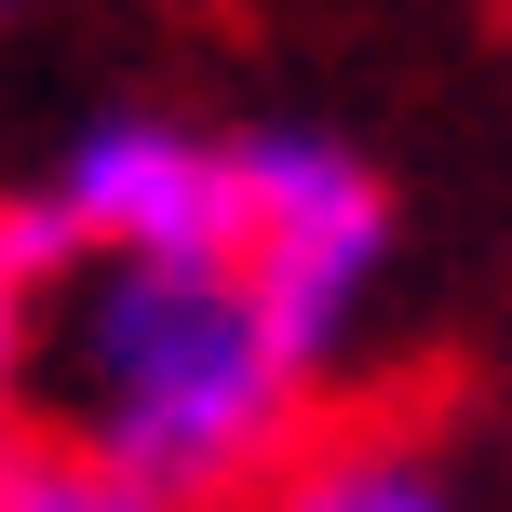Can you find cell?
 I'll return each instance as SVG.
<instances>
[{"label":"cell","instance_id":"1","mask_svg":"<svg viewBox=\"0 0 512 512\" xmlns=\"http://www.w3.org/2000/svg\"><path fill=\"white\" fill-rule=\"evenodd\" d=\"M41 378L54 432L135 459L189 512H243L324 432V364L243 256H68L41 283Z\"/></svg>","mask_w":512,"mask_h":512},{"label":"cell","instance_id":"2","mask_svg":"<svg viewBox=\"0 0 512 512\" xmlns=\"http://www.w3.org/2000/svg\"><path fill=\"white\" fill-rule=\"evenodd\" d=\"M391 230H405V203H391V176L351 135H324V122H256L243 135V270L324 378H337V351H351L364 297L391 270Z\"/></svg>","mask_w":512,"mask_h":512},{"label":"cell","instance_id":"3","mask_svg":"<svg viewBox=\"0 0 512 512\" xmlns=\"http://www.w3.org/2000/svg\"><path fill=\"white\" fill-rule=\"evenodd\" d=\"M68 256H243V135L176 108H95L41 176Z\"/></svg>","mask_w":512,"mask_h":512},{"label":"cell","instance_id":"4","mask_svg":"<svg viewBox=\"0 0 512 512\" xmlns=\"http://www.w3.org/2000/svg\"><path fill=\"white\" fill-rule=\"evenodd\" d=\"M243 512H459V499H445L432 445H405L391 418H324Z\"/></svg>","mask_w":512,"mask_h":512},{"label":"cell","instance_id":"5","mask_svg":"<svg viewBox=\"0 0 512 512\" xmlns=\"http://www.w3.org/2000/svg\"><path fill=\"white\" fill-rule=\"evenodd\" d=\"M0 512H189V499H162L135 459H108L81 432H27L0 459Z\"/></svg>","mask_w":512,"mask_h":512},{"label":"cell","instance_id":"6","mask_svg":"<svg viewBox=\"0 0 512 512\" xmlns=\"http://www.w3.org/2000/svg\"><path fill=\"white\" fill-rule=\"evenodd\" d=\"M27 378H41V270L0 256V459L27 445Z\"/></svg>","mask_w":512,"mask_h":512},{"label":"cell","instance_id":"7","mask_svg":"<svg viewBox=\"0 0 512 512\" xmlns=\"http://www.w3.org/2000/svg\"><path fill=\"white\" fill-rule=\"evenodd\" d=\"M0 256H14V189H0Z\"/></svg>","mask_w":512,"mask_h":512},{"label":"cell","instance_id":"8","mask_svg":"<svg viewBox=\"0 0 512 512\" xmlns=\"http://www.w3.org/2000/svg\"><path fill=\"white\" fill-rule=\"evenodd\" d=\"M472 14H512V0H472Z\"/></svg>","mask_w":512,"mask_h":512},{"label":"cell","instance_id":"9","mask_svg":"<svg viewBox=\"0 0 512 512\" xmlns=\"http://www.w3.org/2000/svg\"><path fill=\"white\" fill-rule=\"evenodd\" d=\"M0 14H14V0H0Z\"/></svg>","mask_w":512,"mask_h":512}]
</instances>
